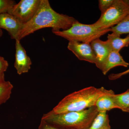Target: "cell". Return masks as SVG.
I'll use <instances>...</instances> for the list:
<instances>
[{
	"instance_id": "obj_23",
	"label": "cell",
	"mask_w": 129,
	"mask_h": 129,
	"mask_svg": "<svg viewBox=\"0 0 129 129\" xmlns=\"http://www.w3.org/2000/svg\"><path fill=\"white\" fill-rule=\"evenodd\" d=\"M6 81L5 80V72H0V85L5 83Z\"/></svg>"
},
{
	"instance_id": "obj_2",
	"label": "cell",
	"mask_w": 129,
	"mask_h": 129,
	"mask_svg": "<svg viewBox=\"0 0 129 129\" xmlns=\"http://www.w3.org/2000/svg\"><path fill=\"white\" fill-rule=\"evenodd\" d=\"M106 90L103 87L89 86L75 91L64 97L50 112L60 114L85 110L95 106L98 98Z\"/></svg>"
},
{
	"instance_id": "obj_9",
	"label": "cell",
	"mask_w": 129,
	"mask_h": 129,
	"mask_svg": "<svg viewBox=\"0 0 129 129\" xmlns=\"http://www.w3.org/2000/svg\"><path fill=\"white\" fill-rule=\"evenodd\" d=\"M90 45L95 58L97 68L102 70L111 50L107 41H103L100 39L94 40Z\"/></svg>"
},
{
	"instance_id": "obj_11",
	"label": "cell",
	"mask_w": 129,
	"mask_h": 129,
	"mask_svg": "<svg viewBox=\"0 0 129 129\" xmlns=\"http://www.w3.org/2000/svg\"><path fill=\"white\" fill-rule=\"evenodd\" d=\"M114 92L112 90H106L104 93L98 98L96 102V107L98 112H107L114 109H118L113 99Z\"/></svg>"
},
{
	"instance_id": "obj_3",
	"label": "cell",
	"mask_w": 129,
	"mask_h": 129,
	"mask_svg": "<svg viewBox=\"0 0 129 129\" xmlns=\"http://www.w3.org/2000/svg\"><path fill=\"white\" fill-rule=\"evenodd\" d=\"M98 113L95 106L78 112L60 114L50 112L44 114L41 120L61 128L86 129L91 124Z\"/></svg>"
},
{
	"instance_id": "obj_6",
	"label": "cell",
	"mask_w": 129,
	"mask_h": 129,
	"mask_svg": "<svg viewBox=\"0 0 129 129\" xmlns=\"http://www.w3.org/2000/svg\"><path fill=\"white\" fill-rule=\"evenodd\" d=\"M41 0H21L8 13L18 19L23 24L27 23L34 16Z\"/></svg>"
},
{
	"instance_id": "obj_14",
	"label": "cell",
	"mask_w": 129,
	"mask_h": 129,
	"mask_svg": "<svg viewBox=\"0 0 129 129\" xmlns=\"http://www.w3.org/2000/svg\"><path fill=\"white\" fill-rule=\"evenodd\" d=\"M86 129H111L107 112H99L91 124Z\"/></svg>"
},
{
	"instance_id": "obj_25",
	"label": "cell",
	"mask_w": 129,
	"mask_h": 129,
	"mask_svg": "<svg viewBox=\"0 0 129 129\" xmlns=\"http://www.w3.org/2000/svg\"><path fill=\"white\" fill-rule=\"evenodd\" d=\"M3 35V31L2 29L0 28V38Z\"/></svg>"
},
{
	"instance_id": "obj_8",
	"label": "cell",
	"mask_w": 129,
	"mask_h": 129,
	"mask_svg": "<svg viewBox=\"0 0 129 129\" xmlns=\"http://www.w3.org/2000/svg\"><path fill=\"white\" fill-rule=\"evenodd\" d=\"M16 53L14 67L19 75L28 73L31 68V59L21 45L20 41L16 40Z\"/></svg>"
},
{
	"instance_id": "obj_17",
	"label": "cell",
	"mask_w": 129,
	"mask_h": 129,
	"mask_svg": "<svg viewBox=\"0 0 129 129\" xmlns=\"http://www.w3.org/2000/svg\"><path fill=\"white\" fill-rule=\"evenodd\" d=\"M110 32L120 36L123 34H129V14L117 25L111 28Z\"/></svg>"
},
{
	"instance_id": "obj_5",
	"label": "cell",
	"mask_w": 129,
	"mask_h": 129,
	"mask_svg": "<svg viewBox=\"0 0 129 129\" xmlns=\"http://www.w3.org/2000/svg\"><path fill=\"white\" fill-rule=\"evenodd\" d=\"M129 14V0H114L111 7L93 24L100 28H110L117 25Z\"/></svg>"
},
{
	"instance_id": "obj_15",
	"label": "cell",
	"mask_w": 129,
	"mask_h": 129,
	"mask_svg": "<svg viewBox=\"0 0 129 129\" xmlns=\"http://www.w3.org/2000/svg\"><path fill=\"white\" fill-rule=\"evenodd\" d=\"M113 99L118 109L123 112L129 107V89L123 93L112 95Z\"/></svg>"
},
{
	"instance_id": "obj_24",
	"label": "cell",
	"mask_w": 129,
	"mask_h": 129,
	"mask_svg": "<svg viewBox=\"0 0 129 129\" xmlns=\"http://www.w3.org/2000/svg\"><path fill=\"white\" fill-rule=\"evenodd\" d=\"M123 112L129 113V107H128L127 108V109H125Z\"/></svg>"
},
{
	"instance_id": "obj_22",
	"label": "cell",
	"mask_w": 129,
	"mask_h": 129,
	"mask_svg": "<svg viewBox=\"0 0 129 129\" xmlns=\"http://www.w3.org/2000/svg\"><path fill=\"white\" fill-rule=\"evenodd\" d=\"M9 67L8 62L4 57L0 55V72H5Z\"/></svg>"
},
{
	"instance_id": "obj_1",
	"label": "cell",
	"mask_w": 129,
	"mask_h": 129,
	"mask_svg": "<svg viewBox=\"0 0 129 129\" xmlns=\"http://www.w3.org/2000/svg\"><path fill=\"white\" fill-rule=\"evenodd\" d=\"M77 21L73 17L56 12L48 0H41L37 12L30 21L23 25L16 40L20 41L44 28H52V31L67 30Z\"/></svg>"
},
{
	"instance_id": "obj_16",
	"label": "cell",
	"mask_w": 129,
	"mask_h": 129,
	"mask_svg": "<svg viewBox=\"0 0 129 129\" xmlns=\"http://www.w3.org/2000/svg\"><path fill=\"white\" fill-rule=\"evenodd\" d=\"M13 86L9 81H6L0 85V106L9 100Z\"/></svg>"
},
{
	"instance_id": "obj_12",
	"label": "cell",
	"mask_w": 129,
	"mask_h": 129,
	"mask_svg": "<svg viewBox=\"0 0 129 129\" xmlns=\"http://www.w3.org/2000/svg\"><path fill=\"white\" fill-rule=\"evenodd\" d=\"M129 65L128 63L125 61L119 52L111 51L102 71L103 74L106 75L115 67L121 66L127 68Z\"/></svg>"
},
{
	"instance_id": "obj_10",
	"label": "cell",
	"mask_w": 129,
	"mask_h": 129,
	"mask_svg": "<svg viewBox=\"0 0 129 129\" xmlns=\"http://www.w3.org/2000/svg\"><path fill=\"white\" fill-rule=\"evenodd\" d=\"M23 25L18 19L11 14L8 13L0 14V28L6 30L12 39H17Z\"/></svg>"
},
{
	"instance_id": "obj_18",
	"label": "cell",
	"mask_w": 129,
	"mask_h": 129,
	"mask_svg": "<svg viewBox=\"0 0 129 129\" xmlns=\"http://www.w3.org/2000/svg\"><path fill=\"white\" fill-rule=\"evenodd\" d=\"M16 4L12 0H0V14L8 13Z\"/></svg>"
},
{
	"instance_id": "obj_4",
	"label": "cell",
	"mask_w": 129,
	"mask_h": 129,
	"mask_svg": "<svg viewBox=\"0 0 129 129\" xmlns=\"http://www.w3.org/2000/svg\"><path fill=\"white\" fill-rule=\"evenodd\" d=\"M110 28L102 29L93 24H84L77 21L67 30L52 31L54 34L69 41L90 43L110 32Z\"/></svg>"
},
{
	"instance_id": "obj_20",
	"label": "cell",
	"mask_w": 129,
	"mask_h": 129,
	"mask_svg": "<svg viewBox=\"0 0 129 129\" xmlns=\"http://www.w3.org/2000/svg\"><path fill=\"white\" fill-rule=\"evenodd\" d=\"M129 74V69L124 72L116 74H111L108 76L109 80H114L122 78V76L126 75Z\"/></svg>"
},
{
	"instance_id": "obj_13",
	"label": "cell",
	"mask_w": 129,
	"mask_h": 129,
	"mask_svg": "<svg viewBox=\"0 0 129 129\" xmlns=\"http://www.w3.org/2000/svg\"><path fill=\"white\" fill-rule=\"evenodd\" d=\"M106 41L108 43L111 51L119 52L120 50L129 46V34L125 38L112 33L109 34Z\"/></svg>"
},
{
	"instance_id": "obj_7",
	"label": "cell",
	"mask_w": 129,
	"mask_h": 129,
	"mask_svg": "<svg viewBox=\"0 0 129 129\" xmlns=\"http://www.w3.org/2000/svg\"><path fill=\"white\" fill-rule=\"evenodd\" d=\"M68 48L79 60L95 64V58L90 43L69 41Z\"/></svg>"
},
{
	"instance_id": "obj_21",
	"label": "cell",
	"mask_w": 129,
	"mask_h": 129,
	"mask_svg": "<svg viewBox=\"0 0 129 129\" xmlns=\"http://www.w3.org/2000/svg\"><path fill=\"white\" fill-rule=\"evenodd\" d=\"M38 129H64L58 128L55 126H53L52 125L49 124L47 122L41 120L40 124Z\"/></svg>"
},
{
	"instance_id": "obj_19",
	"label": "cell",
	"mask_w": 129,
	"mask_h": 129,
	"mask_svg": "<svg viewBox=\"0 0 129 129\" xmlns=\"http://www.w3.org/2000/svg\"><path fill=\"white\" fill-rule=\"evenodd\" d=\"M114 0H99V7L101 14L104 13L113 5Z\"/></svg>"
}]
</instances>
